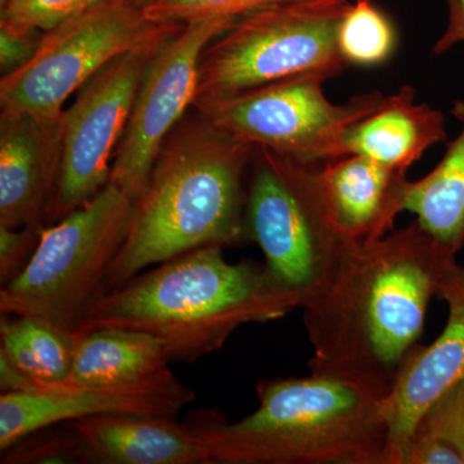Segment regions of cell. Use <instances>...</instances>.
Instances as JSON below:
<instances>
[{
	"mask_svg": "<svg viewBox=\"0 0 464 464\" xmlns=\"http://www.w3.org/2000/svg\"><path fill=\"white\" fill-rule=\"evenodd\" d=\"M456 257L417 219L353 246L331 282L301 307L313 347L311 373L386 398L420 346L430 304Z\"/></svg>",
	"mask_w": 464,
	"mask_h": 464,
	"instance_id": "obj_1",
	"label": "cell"
},
{
	"mask_svg": "<svg viewBox=\"0 0 464 464\" xmlns=\"http://www.w3.org/2000/svg\"><path fill=\"white\" fill-rule=\"evenodd\" d=\"M225 246L190 250L106 293L76 329H134L166 342L172 362H195L225 346L246 324L273 322L304 298L266 265L231 264Z\"/></svg>",
	"mask_w": 464,
	"mask_h": 464,
	"instance_id": "obj_2",
	"label": "cell"
},
{
	"mask_svg": "<svg viewBox=\"0 0 464 464\" xmlns=\"http://www.w3.org/2000/svg\"><path fill=\"white\" fill-rule=\"evenodd\" d=\"M255 150L219 133L199 115L177 125L134 200L130 230L110 266L105 295L150 266L201 246L248 240L244 174Z\"/></svg>",
	"mask_w": 464,
	"mask_h": 464,
	"instance_id": "obj_3",
	"label": "cell"
},
{
	"mask_svg": "<svg viewBox=\"0 0 464 464\" xmlns=\"http://www.w3.org/2000/svg\"><path fill=\"white\" fill-rule=\"evenodd\" d=\"M255 413L230 423L217 411L188 420L210 464H387L384 398L317 373L256 384Z\"/></svg>",
	"mask_w": 464,
	"mask_h": 464,
	"instance_id": "obj_4",
	"label": "cell"
},
{
	"mask_svg": "<svg viewBox=\"0 0 464 464\" xmlns=\"http://www.w3.org/2000/svg\"><path fill=\"white\" fill-rule=\"evenodd\" d=\"M134 200L108 182L83 207L45 226L25 270L0 288V314L35 316L76 332L103 295Z\"/></svg>",
	"mask_w": 464,
	"mask_h": 464,
	"instance_id": "obj_5",
	"label": "cell"
},
{
	"mask_svg": "<svg viewBox=\"0 0 464 464\" xmlns=\"http://www.w3.org/2000/svg\"><path fill=\"white\" fill-rule=\"evenodd\" d=\"M246 237L266 266L304 304L324 288L353 248L324 198L317 164L256 148L246 206ZM304 306V304H302Z\"/></svg>",
	"mask_w": 464,
	"mask_h": 464,
	"instance_id": "obj_6",
	"label": "cell"
},
{
	"mask_svg": "<svg viewBox=\"0 0 464 464\" xmlns=\"http://www.w3.org/2000/svg\"><path fill=\"white\" fill-rule=\"evenodd\" d=\"M350 5L348 0H302L240 18L201 54L195 101L295 76L340 75L348 65L337 33Z\"/></svg>",
	"mask_w": 464,
	"mask_h": 464,
	"instance_id": "obj_7",
	"label": "cell"
},
{
	"mask_svg": "<svg viewBox=\"0 0 464 464\" xmlns=\"http://www.w3.org/2000/svg\"><path fill=\"white\" fill-rule=\"evenodd\" d=\"M139 0H108L43 33L32 60L0 79V112L57 121L67 99L116 57L179 32Z\"/></svg>",
	"mask_w": 464,
	"mask_h": 464,
	"instance_id": "obj_8",
	"label": "cell"
},
{
	"mask_svg": "<svg viewBox=\"0 0 464 464\" xmlns=\"http://www.w3.org/2000/svg\"><path fill=\"white\" fill-rule=\"evenodd\" d=\"M326 81L322 75L295 76L230 96L199 99L192 108L234 141L322 164L341 158L350 128L386 99L372 92L335 105L324 93Z\"/></svg>",
	"mask_w": 464,
	"mask_h": 464,
	"instance_id": "obj_9",
	"label": "cell"
},
{
	"mask_svg": "<svg viewBox=\"0 0 464 464\" xmlns=\"http://www.w3.org/2000/svg\"><path fill=\"white\" fill-rule=\"evenodd\" d=\"M174 34L116 57L88 79L76 92L74 102L63 110L60 174L47 226L83 207L108 185L143 74Z\"/></svg>",
	"mask_w": 464,
	"mask_h": 464,
	"instance_id": "obj_10",
	"label": "cell"
},
{
	"mask_svg": "<svg viewBox=\"0 0 464 464\" xmlns=\"http://www.w3.org/2000/svg\"><path fill=\"white\" fill-rule=\"evenodd\" d=\"M231 26L222 20L186 24L150 61L109 179L133 200L141 194L168 137L194 105L201 54Z\"/></svg>",
	"mask_w": 464,
	"mask_h": 464,
	"instance_id": "obj_11",
	"label": "cell"
},
{
	"mask_svg": "<svg viewBox=\"0 0 464 464\" xmlns=\"http://www.w3.org/2000/svg\"><path fill=\"white\" fill-rule=\"evenodd\" d=\"M197 395L169 368L130 383L72 386L58 383L30 392L0 395V451L34 432L103 414L174 418Z\"/></svg>",
	"mask_w": 464,
	"mask_h": 464,
	"instance_id": "obj_12",
	"label": "cell"
},
{
	"mask_svg": "<svg viewBox=\"0 0 464 464\" xmlns=\"http://www.w3.org/2000/svg\"><path fill=\"white\" fill-rule=\"evenodd\" d=\"M438 295L448 306L444 329L430 346H420L384 398L390 426L387 464H400L424 411L449 387L464 378V266H449Z\"/></svg>",
	"mask_w": 464,
	"mask_h": 464,
	"instance_id": "obj_13",
	"label": "cell"
},
{
	"mask_svg": "<svg viewBox=\"0 0 464 464\" xmlns=\"http://www.w3.org/2000/svg\"><path fill=\"white\" fill-rule=\"evenodd\" d=\"M61 118L0 112V225L47 226L61 164Z\"/></svg>",
	"mask_w": 464,
	"mask_h": 464,
	"instance_id": "obj_14",
	"label": "cell"
},
{
	"mask_svg": "<svg viewBox=\"0 0 464 464\" xmlns=\"http://www.w3.org/2000/svg\"><path fill=\"white\" fill-rule=\"evenodd\" d=\"M408 170L362 155L317 164V177L335 224L353 246L387 237L405 210Z\"/></svg>",
	"mask_w": 464,
	"mask_h": 464,
	"instance_id": "obj_15",
	"label": "cell"
},
{
	"mask_svg": "<svg viewBox=\"0 0 464 464\" xmlns=\"http://www.w3.org/2000/svg\"><path fill=\"white\" fill-rule=\"evenodd\" d=\"M69 424L83 442L88 463L210 464L200 436L174 418L103 414Z\"/></svg>",
	"mask_w": 464,
	"mask_h": 464,
	"instance_id": "obj_16",
	"label": "cell"
},
{
	"mask_svg": "<svg viewBox=\"0 0 464 464\" xmlns=\"http://www.w3.org/2000/svg\"><path fill=\"white\" fill-rule=\"evenodd\" d=\"M445 137L444 115L427 103L415 102L413 88L405 85L350 128L342 143L341 158L362 155L408 170Z\"/></svg>",
	"mask_w": 464,
	"mask_h": 464,
	"instance_id": "obj_17",
	"label": "cell"
},
{
	"mask_svg": "<svg viewBox=\"0 0 464 464\" xmlns=\"http://www.w3.org/2000/svg\"><path fill=\"white\" fill-rule=\"evenodd\" d=\"M166 342L134 329L99 328L79 334L72 371L63 383L112 386L145 380L169 368Z\"/></svg>",
	"mask_w": 464,
	"mask_h": 464,
	"instance_id": "obj_18",
	"label": "cell"
},
{
	"mask_svg": "<svg viewBox=\"0 0 464 464\" xmlns=\"http://www.w3.org/2000/svg\"><path fill=\"white\" fill-rule=\"evenodd\" d=\"M462 128L444 158L420 181L409 183L405 210L453 252L464 246V101L451 110Z\"/></svg>",
	"mask_w": 464,
	"mask_h": 464,
	"instance_id": "obj_19",
	"label": "cell"
},
{
	"mask_svg": "<svg viewBox=\"0 0 464 464\" xmlns=\"http://www.w3.org/2000/svg\"><path fill=\"white\" fill-rule=\"evenodd\" d=\"M78 341V333L42 317H0V353L34 381V391L66 380Z\"/></svg>",
	"mask_w": 464,
	"mask_h": 464,
	"instance_id": "obj_20",
	"label": "cell"
},
{
	"mask_svg": "<svg viewBox=\"0 0 464 464\" xmlns=\"http://www.w3.org/2000/svg\"><path fill=\"white\" fill-rule=\"evenodd\" d=\"M337 44L347 65L377 66L396 48V33L373 0H356L338 26Z\"/></svg>",
	"mask_w": 464,
	"mask_h": 464,
	"instance_id": "obj_21",
	"label": "cell"
},
{
	"mask_svg": "<svg viewBox=\"0 0 464 464\" xmlns=\"http://www.w3.org/2000/svg\"><path fill=\"white\" fill-rule=\"evenodd\" d=\"M302 0H150L143 12L150 20L164 24L198 23L222 20L234 25L253 12Z\"/></svg>",
	"mask_w": 464,
	"mask_h": 464,
	"instance_id": "obj_22",
	"label": "cell"
},
{
	"mask_svg": "<svg viewBox=\"0 0 464 464\" xmlns=\"http://www.w3.org/2000/svg\"><path fill=\"white\" fill-rule=\"evenodd\" d=\"M103 2L108 0H0V27L44 33Z\"/></svg>",
	"mask_w": 464,
	"mask_h": 464,
	"instance_id": "obj_23",
	"label": "cell"
},
{
	"mask_svg": "<svg viewBox=\"0 0 464 464\" xmlns=\"http://www.w3.org/2000/svg\"><path fill=\"white\" fill-rule=\"evenodd\" d=\"M3 464L88 463L82 440L69 424V431L34 432L2 453Z\"/></svg>",
	"mask_w": 464,
	"mask_h": 464,
	"instance_id": "obj_24",
	"label": "cell"
},
{
	"mask_svg": "<svg viewBox=\"0 0 464 464\" xmlns=\"http://www.w3.org/2000/svg\"><path fill=\"white\" fill-rule=\"evenodd\" d=\"M414 435L445 442L458 451L464 462V378L429 406L411 436Z\"/></svg>",
	"mask_w": 464,
	"mask_h": 464,
	"instance_id": "obj_25",
	"label": "cell"
},
{
	"mask_svg": "<svg viewBox=\"0 0 464 464\" xmlns=\"http://www.w3.org/2000/svg\"><path fill=\"white\" fill-rule=\"evenodd\" d=\"M44 227L14 228L0 225V286L12 282L25 270L38 248Z\"/></svg>",
	"mask_w": 464,
	"mask_h": 464,
	"instance_id": "obj_26",
	"label": "cell"
},
{
	"mask_svg": "<svg viewBox=\"0 0 464 464\" xmlns=\"http://www.w3.org/2000/svg\"><path fill=\"white\" fill-rule=\"evenodd\" d=\"M43 33H16L0 27V72L2 76L17 72L32 60Z\"/></svg>",
	"mask_w": 464,
	"mask_h": 464,
	"instance_id": "obj_27",
	"label": "cell"
},
{
	"mask_svg": "<svg viewBox=\"0 0 464 464\" xmlns=\"http://www.w3.org/2000/svg\"><path fill=\"white\" fill-rule=\"evenodd\" d=\"M400 464H464L457 450L439 440L411 436Z\"/></svg>",
	"mask_w": 464,
	"mask_h": 464,
	"instance_id": "obj_28",
	"label": "cell"
},
{
	"mask_svg": "<svg viewBox=\"0 0 464 464\" xmlns=\"http://www.w3.org/2000/svg\"><path fill=\"white\" fill-rule=\"evenodd\" d=\"M0 390L3 392H29L35 383L0 353Z\"/></svg>",
	"mask_w": 464,
	"mask_h": 464,
	"instance_id": "obj_29",
	"label": "cell"
},
{
	"mask_svg": "<svg viewBox=\"0 0 464 464\" xmlns=\"http://www.w3.org/2000/svg\"><path fill=\"white\" fill-rule=\"evenodd\" d=\"M449 7H450L449 25L444 35L436 42L435 48H433L435 54L444 53L458 43L464 42V14H460L454 5H449Z\"/></svg>",
	"mask_w": 464,
	"mask_h": 464,
	"instance_id": "obj_30",
	"label": "cell"
},
{
	"mask_svg": "<svg viewBox=\"0 0 464 464\" xmlns=\"http://www.w3.org/2000/svg\"><path fill=\"white\" fill-rule=\"evenodd\" d=\"M449 5H454L460 12V14H464V0H448Z\"/></svg>",
	"mask_w": 464,
	"mask_h": 464,
	"instance_id": "obj_31",
	"label": "cell"
},
{
	"mask_svg": "<svg viewBox=\"0 0 464 464\" xmlns=\"http://www.w3.org/2000/svg\"><path fill=\"white\" fill-rule=\"evenodd\" d=\"M141 2L143 3V5H145L146 3H148V0H141Z\"/></svg>",
	"mask_w": 464,
	"mask_h": 464,
	"instance_id": "obj_32",
	"label": "cell"
},
{
	"mask_svg": "<svg viewBox=\"0 0 464 464\" xmlns=\"http://www.w3.org/2000/svg\"><path fill=\"white\" fill-rule=\"evenodd\" d=\"M148 2H150V0H148Z\"/></svg>",
	"mask_w": 464,
	"mask_h": 464,
	"instance_id": "obj_33",
	"label": "cell"
}]
</instances>
